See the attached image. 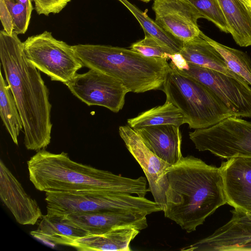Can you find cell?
Masks as SVG:
<instances>
[{
	"label": "cell",
	"instance_id": "7",
	"mask_svg": "<svg viewBox=\"0 0 251 251\" xmlns=\"http://www.w3.org/2000/svg\"><path fill=\"white\" fill-rule=\"evenodd\" d=\"M23 44L29 61L52 81L65 84L83 67L72 46L55 38L51 32L29 36Z\"/></svg>",
	"mask_w": 251,
	"mask_h": 251
},
{
	"label": "cell",
	"instance_id": "12",
	"mask_svg": "<svg viewBox=\"0 0 251 251\" xmlns=\"http://www.w3.org/2000/svg\"><path fill=\"white\" fill-rule=\"evenodd\" d=\"M152 9L156 23L181 43L200 36L197 22L203 17L187 0H154Z\"/></svg>",
	"mask_w": 251,
	"mask_h": 251
},
{
	"label": "cell",
	"instance_id": "8",
	"mask_svg": "<svg viewBox=\"0 0 251 251\" xmlns=\"http://www.w3.org/2000/svg\"><path fill=\"white\" fill-rule=\"evenodd\" d=\"M189 138L199 151L223 159L251 157V122L235 116L206 128L196 129Z\"/></svg>",
	"mask_w": 251,
	"mask_h": 251
},
{
	"label": "cell",
	"instance_id": "13",
	"mask_svg": "<svg viewBox=\"0 0 251 251\" xmlns=\"http://www.w3.org/2000/svg\"><path fill=\"white\" fill-rule=\"evenodd\" d=\"M232 217L213 234L180 249L183 251H236L251 243V214L235 209Z\"/></svg>",
	"mask_w": 251,
	"mask_h": 251
},
{
	"label": "cell",
	"instance_id": "28",
	"mask_svg": "<svg viewBox=\"0 0 251 251\" xmlns=\"http://www.w3.org/2000/svg\"><path fill=\"white\" fill-rule=\"evenodd\" d=\"M129 49L144 56L159 57L169 59L170 54L176 53L151 36L145 35L144 38L133 43Z\"/></svg>",
	"mask_w": 251,
	"mask_h": 251
},
{
	"label": "cell",
	"instance_id": "21",
	"mask_svg": "<svg viewBox=\"0 0 251 251\" xmlns=\"http://www.w3.org/2000/svg\"><path fill=\"white\" fill-rule=\"evenodd\" d=\"M230 33L241 47L251 46V7L242 0H218Z\"/></svg>",
	"mask_w": 251,
	"mask_h": 251
},
{
	"label": "cell",
	"instance_id": "25",
	"mask_svg": "<svg viewBox=\"0 0 251 251\" xmlns=\"http://www.w3.org/2000/svg\"><path fill=\"white\" fill-rule=\"evenodd\" d=\"M200 36L220 52L231 71L242 76L251 85V59L246 53L219 43L202 31Z\"/></svg>",
	"mask_w": 251,
	"mask_h": 251
},
{
	"label": "cell",
	"instance_id": "22",
	"mask_svg": "<svg viewBox=\"0 0 251 251\" xmlns=\"http://www.w3.org/2000/svg\"><path fill=\"white\" fill-rule=\"evenodd\" d=\"M127 122L134 130L163 125H173L179 127L186 124V119L179 109L167 100L162 105L153 107L134 118L127 119Z\"/></svg>",
	"mask_w": 251,
	"mask_h": 251
},
{
	"label": "cell",
	"instance_id": "24",
	"mask_svg": "<svg viewBox=\"0 0 251 251\" xmlns=\"http://www.w3.org/2000/svg\"><path fill=\"white\" fill-rule=\"evenodd\" d=\"M134 16L143 29L145 35H150L166 45L175 52H179L182 43L176 39L150 18L147 10L142 11L128 0H118Z\"/></svg>",
	"mask_w": 251,
	"mask_h": 251
},
{
	"label": "cell",
	"instance_id": "10",
	"mask_svg": "<svg viewBox=\"0 0 251 251\" xmlns=\"http://www.w3.org/2000/svg\"><path fill=\"white\" fill-rule=\"evenodd\" d=\"M188 63L180 70L209 87L231 111L233 116L251 118V87L223 73Z\"/></svg>",
	"mask_w": 251,
	"mask_h": 251
},
{
	"label": "cell",
	"instance_id": "5",
	"mask_svg": "<svg viewBox=\"0 0 251 251\" xmlns=\"http://www.w3.org/2000/svg\"><path fill=\"white\" fill-rule=\"evenodd\" d=\"M162 90L166 100L184 115L190 128L208 127L233 116L207 86L183 73L171 62Z\"/></svg>",
	"mask_w": 251,
	"mask_h": 251
},
{
	"label": "cell",
	"instance_id": "11",
	"mask_svg": "<svg viewBox=\"0 0 251 251\" xmlns=\"http://www.w3.org/2000/svg\"><path fill=\"white\" fill-rule=\"evenodd\" d=\"M120 136L145 174L154 201L163 212L168 187L167 172L172 165L159 158L145 145L141 136L129 126L119 127Z\"/></svg>",
	"mask_w": 251,
	"mask_h": 251
},
{
	"label": "cell",
	"instance_id": "18",
	"mask_svg": "<svg viewBox=\"0 0 251 251\" xmlns=\"http://www.w3.org/2000/svg\"><path fill=\"white\" fill-rule=\"evenodd\" d=\"M30 234L50 246L71 247L77 239L90 235L85 230L66 222L61 217L48 214L43 215L37 229Z\"/></svg>",
	"mask_w": 251,
	"mask_h": 251
},
{
	"label": "cell",
	"instance_id": "14",
	"mask_svg": "<svg viewBox=\"0 0 251 251\" xmlns=\"http://www.w3.org/2000/svg\"><path fill=\"white\" fill-rule=\"evenodd\" d=\"M226 203L251 214V157H235L219 167Z\"/></svg>",
	"mask_w": 251,
	"mask_h": 251
},
{
	"label": "cell",
	"instance_id": "16",
	"mask_svg": "<svg viewBox=\"0 0 251 251\" xmlns=\"http://www.w3.org/2000/svg\"><path fill=\"white\" fill-rule=\"evenodd\" d=\"M60 217L66 222L85 230L90 235L102 234L120 226H133L140 230L148 227L146 215L133 212L74 213Z\"/></svg>",
	"mask_w": 251,
	"mask_h": 251
},
{
	"label": "cell",
	"instance_id": "9",
	"mask_svg": "<svg viewBox=\"0 0 251 251\" xmlns=\"http://www.w3.org/2000/svg\"><path fill=\"white\" fill-rule=\"evenodd\" d=\"M65 84L74 96L87 105L103 106L115 113L123 108L129 92L118 79L94 69L77 73Z\"/></svg>",
	"mask_w": 251,
	"mask_h": 251
},
{
	"label": "cell",
	"instance_id": "26",
	"mask_svg": "<svg viewBox=\"0 0 251 251\" xmlns=\"http://www.w3.org/2000/svg\"><path fill=\"white\" fill-rule=\"evenodd\" d=\"M11 15L14 31L18 34H24L28 29L33 9L31 0L22 2L19 0H4Z\"/></svg>",
	"mask_w": 251,
	"mask_h": 251
},
{
	"label": "cell",
	"instance_id": "17",
	"mask_svg": "<svg viewBox=\"0 0 251 251\" xmlns=\"http://www.w3.org/2000/svg\"><path fill=\"white\" fill-rule=\"evenodd\" d=\"M179 127L163 125L135 130L145 145L159 158L174 165L182 158Z\"/></svg>",
	"mask_w": 251,
	"mask_h": 251
},
{
	"label": "cell",
	"instance_id": "23",
	"mask_svg": "<svg viewBox=\"0 0 251 251\" xmlns=\"http://www.w3.org/2000/svg\"><path fill=\"white\" fill-rule=\"evenodd\" d=\"M0 116L14 143L18 145V137L23 128V122L16 101L1 71H0Z\"/></svg>",
	"mask_w": 251,
	"mask_h": 251
},
{
	"label": "cell",
	"instance_id": "30",
	"mask_svg": "<svg viewBox=\"0 0 251 251\" xmlns=\"http://www.w3.org/2000/svg\"><path fill=\"white\" fill-rule=\"evenodd\" d=\"M0 19L3 30L12 34L14 31L13 22L4 0H0Z\"/></svg>",
	"mask_w": 251,
	"mask_h": 251
},
{
	"label": "cell",
	"instance_id": "15",
	"mask_svg": "<svg viewBox=\"0 0 251 251\" xmlns=\"http://www.w3.org/2000/svg\"><path fill=\"white\" fill-rule=\"evenodd\" d=\"M0 197L16 221L34 225L43 215L37 201L29 196L3 161H0Z\"/></svg>",
	"mask_w": 251,
	"mask_h": 251
},
{
	"label": "cell",
	"instance_id": "33",
	"mask_svg": "<svg viewBox=\"0 0 251 251\" xmlns=\"http://www.w3.org/2000/svg\"><path fill=\"white\" fill-rule=\"evenodd\" d=\"M246 4L251 7V0H242Z\"/></svg>",
	"mask_w": 251,
	"mask_h": 251
},
{
	"label": "cell",
	"instance_id": "29",
	"mask_svg": "<svg viewBox=\"0 0 251 251\" xmlns=\"http://www.w3.org/2000/svg\"><path fill=\"white\" fill-rule=\"evenodd\" d=\"M37 13L48 16L60 13L71 0H32Z\"/></svg>",
	"mask_w": 251,
	"mask_h": 251
},
{
	"label": "cell",
	"instance_id": "1",
	"mask_svg": "<svg viewBox=\"0 0 251 251\" xmlns=\"http://www.w3.org/2000/svg\"><path fill=\"white\" fill-rule=\"evenodd\" d=\"M0 59L23 122L25 147L28 150L44 149L50 142L52 126L49 92L14 31L10 35L0 31Z\"/></svg>",
	"mask_w": 251,
	"mask_h": 251
},
{
	"label": "cell",
	"instance_id": "19",
	"mask_svg": "<svg viewBox=\"0 0 251 251\" xmlns=\"http://www.w3.org/2000/svg\"><path fill=\"white\" fill-rule=\"evenodd\" d=\"M140 232L133 226H120L102 234L80 238L72 247L80 251H129L130 243Z\"/></svg>",
	"mask_w": 251,
	"mask_h": 251
},
{
	"label": "cell",
	"instance_id": "20",
	"mask_svg": "<svg viewBox=\"0 0 251 251\" xmlns=\"http://www.w3.org/2000/svg\"><path fill=\"white\" fill-rule=\"evenodd\" d=\"M179 53L187 62L223 73L239 80H245L231 71L220 52L200 36L183 42Z\"/></svg>",
	"mask_w": 251,
	"mask_h": 251
},
{
	"label": "cell",
	"instance_id": "32",
	"mask_svg": "<svg viewBox=\"0 0 251 251\" xmlns=\"http://www.w3.org/2000/svg\"><path fill=\"white\" fill-rule=\"evenodd\" d=\"M251 251V243L247 244L240 248L236 251Z\"/></svg>",
	"mask_w": 251,
	"mask_h": 251
},
{
	"label": "cell",
	"instance_id": "34",
	"mask_svg": "<svg viewBox=\"0 0 251 251\" xmlns=\"http://www.w3.org/2000/svg\"><path fill=\"white\" fill-rule=\"evenodd\" d=\"M141 0L142 1L147 3V2H149L150 1H151V0Z\"/></svg>",
	"mask_w": 251,
	"mask_h": 251
},
{
	"label": "cell",
	"instance_id": "6",
	"mask_svg": "<svg viewBox=\"0 0 251 251\" xmlns=\"http://www.w3.org/2000/svg\"><path fill=\"white\" fill-rule=\"evenodd\" d=\"M45 195L47 214L49 215L114 211L133 212L147 216L162 211L154 201L125 193L46 192Z\"/></svg>",
	"mask_w": 251,
	"mask_h": 251
},
{
	"label": "cell",
	"instance_id": "4",
	"mask_svg": "<svg viewBox=\"0 0 251 251\" xmlns=\"http://www.w3.org/2000/svg\"><path fill=\"white\" fill-rule=\"evenodd\" d=\"M72 47L83 67L118 79L129 92L162 90L170 70L167 59L146 57L130 49L89 44Z\"/></svg>",
	"mask_w": 251,
	"mask_h": 251
},
{
	"label": "cell",
	"instance_id": "3",
	"mask_svg": "<svg viewBox=\"0 0 251 251\" xmlns=\"http://www.w3.org/2000/svg\"><path fill=\"white\" fill-rule=\"evenodd\" d=\"M29 177L44 192L101 191L144 197L150 192L144 176L131 178L76 162L64 152L40 150L27 162Z\"/></svg>",
	"mask_w": 251,
	"mask_h": 251
},
{
	"label": "cell",
	"instance_id": "31",
	"mask_svg": "<svg viewBox=\"0 0 251 251\" xmlns=\"http://www.w3.org/2000/svg\"><path fill=\"white\" fill-rule=\"evenodd\" d=\"M169 59H171V62L180 70L185 69L188 66L187 62L179 52L170 54Z\"/></svg>",
	"mask_w": 251,
	"mask_h": 251
},
{
	"label": "cell",
	"instance_id": "27",
	"mask_svg": "<svg viewBox=\"0 0 251 251\" xmlns=\"http://www.w3.org/2000/svg\"><path fill=\"white\" fill-rule=\"evenodd\" d=\"M205 18L221 30L229 33L228 27L218 0H186Z\"/></svg>",
	"mask_w": 251,
	"mask_h": 251
},
{
	"label": "cell",
	"instance_id": "2",
	"mask_svg": "<svg viewBox=\"0 0 251 251\" xmlns=\"http://www.w3.org/2000/svg\"><path fill=\"white\" fill-rule=\"evenodd\" d=\"M164 213L187 232L226 203L219 168L192 155L182 157L167 172Z\"/></svg>",
	"mask_w": 251,
	"mask_h": 251
}]
</instances>
